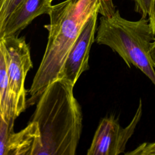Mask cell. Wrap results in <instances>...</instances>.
Returning <instances> with one entry per match:
<instances>
[{"instance_id":"5","label":"cell","mask_w":155,"mask_h":155,"mask_svg":"<svg viewBox=\"0 0 155 155\" xmlns=\"http://www.w3.org/2000/svg\"><path fill=\"white\" fill-rule=\"evenodd\" d=\"M142 114L140 99L137 111L131 122L125 128L113 116L105 117L100 122L94 133L88 155H118L124 152L126 145L134 132Z\"/></svg>"},{"instance_id":"10","label":"cell","mask_w":155,"mask_h":155,"mask_svg":"<svg viewBox=\"0 0 155 155\" xmlns=\"http://www.w3.org/2000/svg\"><path fill=\"white\" fill-rule=\"evenodd\" d=\"M23 0H0V28Z\"/></svg>"},{"instance_id":"4","label":"cell","mask_w":155,"mask_h":155,"mask_svg":"<svg viewBox=\"0 0 155 155\" xmlns=\"http://www.w3.org/2000/svg\"><path fill=\"white\" fill-rule=\"evenodd\" d=\"M0 52L5 60L9 88L18 117L27 107L28 91L25 88V81L28 71L33 67L29 46L24 37H3L0 38Z\"/></svg>"},{"instance_id":"11","label":"cell","mask_w":155,"mask_h":155,"mask_svg":"<svg viewBox=\"0 0 155 155\" xmlns=\"http://www.w3.org/2000/svg\"><path fill=\"white\" fill-rule=\"evenodd\" d=\"M128 155H155V142H145L131 151L127 152Z\"/></svg>"},{"instance_id":"15","label":"cell","mask_w":155,"mask_h":155,"mask_svg":"<svg viewBox=\"0 0 155 155\" xmlns=\"http://www.w3.org/2000/svg\"><path fill=\"white\" fill-rule=\"evenodd\" d=\"M53 1V0H48V1H49V2H51Z\"/></svg>"},{"instance_id":"14","label":"cell","mask_w":155,"mask_h":155,"mask_svg":"<svg viewBox=\"0 0 155 155\" xmlns=\"http://www.w3.org/2000/svg\"><path fill=\"white\" fill-rule=\"evenodd\" d=\"M150 54L151 60L153 64V65L155 69V39L153 42L150 49Z\"/></svg>"},{"instance_id":"7","label":"cell","mask_w":155,"mask_h":155,"mask_svg":"<svg viewBox=\"0 0 155 155\" xmlns=\"http://www.w3.org/2000/svg\"><path fill=\"white\" fill-rule=\"evenodd\" d=\"M51 2L48 0H23L0 28V38L10 36H19L36 17L48 14Z\"/></svg>"},{"instance_id":"9","label":"cell","mask_w":155,"mask_h":155,"mask_svg":"<svg viewBox=\"0 0 155 155\" xmlns=\"http://www.w3.org/2000/svg\"><path fill=\"white\" fill-rule=\"evenodd\" d=\"M0 116L9 124L17 117L8 85L7 65L4 54L0 52Z\"/></svg>"},{"instance_id":"3","label":"cell","mask_w":155,"mask_h":155,"mask_svg":"<svg viewBox=\"0 0 155 155\" xmlns=\"http://www.w3.org/2000/svg\"><path fill=\"white\" fill-rule=\"evenodd\" d=\"M96 32L97 44L111 48L129 67L139 68L155 86V69L150 54L155 36L148 19L129 21L116 10L110 16H102Z\"/></svg>"},{"instance_id":"8","label":"cell","mask_w":155,"mask_h":155,"mask_svg":"<svg viewBox=\"0 0 155 155\" xmlns=\"http://www.w3.org/2000/svg\"><path fill=\"white\" fill-rule=\"evenodd\" d=\"M40 137L38 123L31 120L21 131H11L1 155H32L33 150Z\"/></svg>"},{"instance_id":"12","label":"cell","mask_w":155,"mask_h":155,"mask_svg":"<svg viewBox=\"0 0 155 155\" xmlns=\"http://www.w3.org/2000/svg\"><path fill=\"white\" fill-rule=\"evenodd\" d=\"M134 3V10L139 13L142 18H146L150 13L153 0H131Z\"/></svg>"},{"instance_id":"6","label":"cell","mask_w":155,"mask_h":155,"mask_svg":"<svg viewBox=\"0 0 155 155\" xmlns=\"http://www.w3.org/2000/svg\"><path fill=\"white\" fill-rule=\"evenodd\" d=\"M98 14L99 12L94 13L87 22L64 64L61 78L66 79L74 86L82 73L89 68L90 51L95 41Z\"/></svg>"},{"instance_id":"1","label":"cell","mask_w":155,"mask_h":155,"mask_svg":"<svg viewBox=\"0 0 155 155\" xmlns=\"http://www.w3.org/2000/svg\"><path fill=\"white\" fill-rule=\"evenodd\" d=\"M116 11L113 0H65L48 13V41L41 64L28 90L27 107L38 101L49 84L61 79L67 55L90 18L96 12L110 16Z\"/></svg>"},{"instance_id":"13","label":"cell","mask_w":155,"mask_h":155,"mask_svg":"<svg viewBox=\"0 0 155 155\" xmlns=\"http://www.w3.org/2000/svg\"><path fill=\"white\" fill-rule=\"evenodd\" d=\"M148 16L150 26L155 36V0H153L150 11Z\"/></svg>"},{"instance_id":"2","label":"cell","mask_w":155,"mask_h":155,"mask_svg":"<svg viewBox=\"0 0 155 155\" xmlns=\"http://www.w3.org/2000/svg\"><path fill=\"white\" fill-rule=\"evenodd\" d=\"M74 85L58 79L45 88L36 103L31 120L38 123L40 137L32 155H74L82 130L81 107Z\"/></svg>"}]
</instances>
